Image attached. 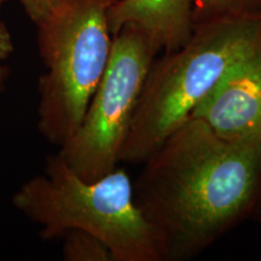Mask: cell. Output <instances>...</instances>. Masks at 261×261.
<instances>
[{
    "label": "cell",
    "mask_w": 261,
    "mask_h": 261,
    "mask_svg": "<svg viewBox=\"0 0 261 261\" xmlns=\"http://www.w3.org/2000/svg\"><path fill=\"white\" fill-rule=\"evenodd\" d=\"M142 165L135 201L163 261L190 260L252 215L261 185V133L225 139L190 117Z\"/></svg>",
    "instance_id": "1"
},
{
    "label": "cell",
    "mask_w": 261,
    "mask_h": 261,
    "mask_svg": "<svg viewBox=\"0 0 261 261\" xmlns=\"http://www.w3.org/2000/svg\"><path fill=\"white\" fill-rule=\"evenodd\" d=\"M261 16H230L194 25L189 40L154 61L119 161L142 165L187 122L232 68L257 50Z\"/></svg>",
    "instance_id": "2"
},
{
    "label": "cell",
    "mask_w": 261,
    "mask_h": 261,
    "mask_svg": "<svg viewBox=\"0 0 261 261\" xmlns=\"http://www.w3.org/2000/svg\"><path fill=\"white\" fill-rule=\"evenodd\" d=\"M12 203L40 225L42 240L80 228L102 240L115 261H163L154 228L136 204L133 181L121 168L85 180L52 155L44 174L25 181Z\"/></svg>",
    "instance_id": "3"
},
{
    "label": "cell",
    "mask_w": 261,
    "mask_h": 261,
    "mask_svg": "<svg viewBox=\"0 0 261 261\" xmlns=\"http://www.w3.org/2000/svg\"><path fill=\"white\" fill-rule=\"evenodd\" d=\"M114 0H57L37 24L45 73L39 79L38 129L61 146L80 126L113 46Z\"/></svg>",
    "instance_id": "4"
},
{
    "label": "cell",
    "mask_w": 261,
    "mask_h": 261,
    "mask_svg": "<svg viewBox=\"0 0 261 261\" xmlns=\"http://www.w3.org/2000/svg\"><path fill=\"white\" fill-rule=\"evenodd\" d=\"M159 50L138 27L127 24L113 37L104 74L80 126L58 155L85 180L117 167L130 120Z\"/></svg>",
    "instance_id": "5"
},
{
    "label": "cell",
    "mask_w": 261,
    "mask_h": 261,
    "mask_svg": "<svg viewBox=\"0 0 261 261\" xmlns=\"http://www.w3.org/2000/svg\"><path fill=\"white\" fill-rule=\"evenodd\" d=\"M190 117L204 121L225 139L261 133V41L252 56L225 75Z\"/></svg>",
    "instance_id": "6"
},
{
    "label": "cell",
    "mask_w": 261,
    "mask_h": 261,
    "mask_svg": "<svg viewBox=\"0 0 261 261\" xmlns=\"http://www.w3.org/2000/svg\"><path fill=\"white\" fill-rule=\"evenodd\" d=\"M113 37L122 27H138L159 51L181 47L194 32V0H114L108 12Z\"/></svg>",
    "instance_id": "7"
},
{
    "label": "cell",
    "mask_w": 261,
    "mask_h": 261,
    "mask_svg": "<svg viewBox=\"0 0 261 261\" xmlns=\"http://www.w3.org/2000/svg\"><path fill=\"white\" fill-rule=\"evenodd\" d=\"M62 238L65 261H115L109 247L87 231L71 228Z\"/></svg>",
    "instance_id": "8"
},
{
    "label": "cell",
    "mask_w": 261,
    "mask_h": 261,
    "mask_svg": "<svg viewBox=\"0 0 261 261\" xmlns=\"http://www.w3.org/2000/svg\"><path fill=\"white\" fill-rule=\"evenodd\" d=\"M230 16H261V0H194V24Z\"/></svg>",
    "instance_id": "9"
},
{
    "label": "cell",
    "mask_w": 261,
    "mask_h": 261,
    "mask_svg": "<svg viewBox=\"0 0 261 261\" xmlns=\"http://www.w3.org/2000/svg\"><path fill=\"white\" fill-rule=\"evenodd\" d=\"M29 18L38 24L56 5L57 0H18Z\"/></svg>",
    "instance_id": "10"
},
{
    "label": "cell",
    "mask_w": 261,
    "mask_h": 261,
    "mask_svg": "<svg viewBox=\"0 0 261 261\" xmlns=\"http://www.w3.org/2000/svg\"><path fill=\"white\" fill-rule=\"evenodd\" d=\"M14 52V42L8 28L0 21V61L6 60Z\"/></svg>",
    "instance_id": "11"
},
{
    "label": "cell",
    "mask_w": 261,
    "mask_h": 261,
    "mask_svg": "<svg viewBox=\"0 0 261 261\" xmlns=\"http://www.w3.org/2000/svg\"><path fill=\"white\" fill-rule=\"evenodd\" d=\"M250 218H253V219H255L259 221V223H261V185H260L259 194H257V197H256L255 205H254V210L252 212Z\"/></svg>",
    "instance_id": "12"
},
{
    "label": "cell",
    "mask_w": 261,
    "mask_h": 261,
    "mask_svg": "<svg viewBox=\"0 0 261 261\" xmlns=\"http://www.w3.org/2000/svg\"><path fill=\"white\" fill-rule=\"evenodd\" d=\"M8 76H9V69L5 67V65H3L2 61H0V92L4 90Z\"/></svg>",
    "instance_id": "13"
},
{
    "label": "cell",
    "mask_w": 261,
    "mask_h": 261,
    "mask_svg": "<svg viewBox=\"0 0 261 261\" xmlns=\"http://www.w3.org/2000/svg\"><path fill=\"white\" fill-rule=\"evenodd\" d=\"M4 2H5V0H0V5H2Z\"/></svg>",
    "instance_id": "14"
}]
</instances>
